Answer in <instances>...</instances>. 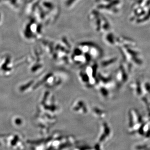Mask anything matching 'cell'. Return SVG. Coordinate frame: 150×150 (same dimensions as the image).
Masks as SVG:
<instances>
[{"label":"cell","instance_id":"cell-2","mask_svg":"<svg viewBox=\"0 0 150 150\" xmlns=\"http://www.w3.org/2000/svg\"><path fill=\"white\" fill-rule=\"evenodd\" d=\"M78 47L82 52L89 55L91 58H98L102 54L101 49L91 42H84L79 44Z\"/></svg>","mask_w":150,"mask_h":150},{"label":"cell","instance_id":"cell-1","mask_svg":"<svg viewBox=\"0 0 150 150\" xmlns=\"http://www.w3.org/2000/svg\"><path fill=\"white\" fill-rule=\"evenodd\" d=\"M89 19L95 31L98 32L106 33L110 29V24L107 20L99 11L92 10L89 14Z\"/></svg>","mask_w":150,"mask_h":150},{"label":"cell","instance_id":"cell-3","mask_svg":"<svg viewBox=\"0 0 150 150\" xmlns=\"http://www.w3.org/2000/svg\"><path fill=\"white\" fill-rule=\"evenodd\" d=\"M79 0H64V4L67 7H71Z\"/></svg>","mask_w":150,"mask_h":150}]
</instances>
